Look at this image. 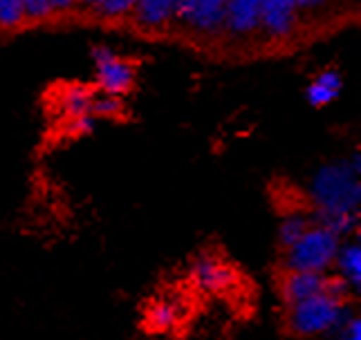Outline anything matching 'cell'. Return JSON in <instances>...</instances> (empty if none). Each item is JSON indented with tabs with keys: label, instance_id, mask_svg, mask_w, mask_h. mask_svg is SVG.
I'll use <instances>...</instances> for the list:
<instances>
[{
	"label": "cell",
	"instance_id": "e0dca14e",
	"mask_svg": "<svg viewBox=\"0 0 361 340\" xmlns=\"http://www.w3.org/2000/svg\"><path fill=\"white\" fill-rule=\"evenodd\" d=\"M314 222L328 226L330 231H334L343 240L345 235H350L357 229L359 215L357 213H332V215H317Z\"/></svg>",
	"mask_w": 361,
	"mask_h": 340
},
{
	"label": "cell",
	"instance_id": "8992f818",
	"mask_svg": "<svg viewBox=\"0 0 361 340\" xmlns=\"http://www.w3.org/2000/svg\"><path fill=\"white\" fill-rule=\"evenodd\" d=\"M298 16L296 0H260V34L269 43H285L296 32Z\"/></svg>",
	"mask_w": 361,
	"mask_h": 340
},
{
	"label": "cell",
	"instance_id": "603a6c76",
	"mask_svg": "<svg viewBox=\"0 0 361 340\" xmlns=\"http://www.w3.org/2000/svg\"><path fill=\"white\" fill-rule=\"evenodd\" d=\"M77 3L79 0H49L52 7V18H63L70 14H77Z\"/></svg>",
	"mask_w": 361,
	"mask_h": 340
},
{
	"label": "cell",
	"instance_id": "9a60e30c",
	"mask_svg": "<svg viewBox=\"0 0 361 340\" xmlns=\"http://www.w3.org/2000/svg\"><path fill=\"white\" fill-rule=\"evenodd\" d=\"M312 222L314 220H310L305 215H298V213L285 218L281 222V226H279V244H281V248L292 246L298 240V237H301L310 229V226H312Z\"/></svg>",
	"mask_w": 361,
	"mask_h": 340
},
{
	"label": "cell",
	"instance_id": "ffe728a7",
	"mask_svg": "<svg viewBox=\"0 0 361 340\" xmlns=\"http://www.w3.org/2000/svg\"><path fill=\"white\" fill-rule=\"evenodd\" d=\"M25 7V23L27 25H39L52 20V7L49 0H23Z\"/></svg>",
	"mask_w": 361,
	"mask_h": 340
},
{
	"label": "cell",
	"instance_id": "7c38bea8",
	"mask_svg": "<svg viewBox=\"0 0 361 340\" xmlns=\"http://www.w3.org/2000/svg\"><path fill=\"white\" fill-rule=\"evenodd\" d=\"M334 264H337L339 275L350 284L353 289H361V244L359 242H341L337 258H334Z\"/></svg>",
	"mask_w": 361,
	"mask_h": 340
},
{
	"label": "cell",
	"instance_id": "ac0fdd59",
	"mask_svg": "<svg viewBox=\"0 0 361 340\" xmlns=\"http://www.w3.org/2000/svg\"><path fill=\"white\" fill-rule=\"evenodd\" d=\"M176 322H178V311L173 305H166V302H157L148 311V325L155 332H169L176 327Z\"/></svg>",
	"mask_w": 361,
	"mask_h": 340
},
{
	"label": "cell",
	"instance_id": "8fae6325",
	"mask_svg": "<svg viewBox=\"0 0 361 340\" xmlns=\"http://www.w3.org/2000/svg\"><path fill=\"white\" fill-rule=\"evenodd\" d=\"M341 87H343L341 74L337 70H326V72H321L319 77L307 85L305 96L310 101V106L326 108V106L332 103L334 99H339Z\"/></svg>",
	"mask_w": 361,
	"mask_h": 340
},
{
	"label": "cell",
	"instance_id": "2e32d148",
	"mask_svg": "<svg viewBox=\"0 0 361 340\" xmlns=\"http://www.w3.org/2000/svg\"><path fill=\"white\" fill-rule=\"evenodd\" d=\"M25 25L23 0H0V32H16Z\"/></svg>",
	"mask_w": 361,
	"mask_h": 340
},
{
	"label": "cell",
	"instance_id": "44dd1931",
	"mask_svg": "<svg viewBox=\"0 0 361 340\" xmlns=\"http://www.w3.org/2000/svg\"><path fill=\"white\" fill-rule=\"evenodd\" d=\"M70 132L72 134H88V132H92V128H94V117L90 115H77V117H70Z\"/></svg>",
	"mask_w": 361,
	"mask_h": 340
},
{
	"label": "cell",
	"instance_id": "ba28073f",
	"mask_svg": "<svg viewBox=\"0 0 361 340\" xmlns=\"http://www.w3.org/2000/svg\"><path fill=\"white\" fill-rule=\"evenodd\" d=\"M231 41H252L260 34V0H227L225 30Z\"/></svg>",
	"mask_w": 361,
	"mask_h": 340
},
{
	"label": "cell",
	"instance_id": "52a82bcc",
	"mask_svg": "<svg viewBox=\"0 0 361 340\" xmlns=\"http://www.w3.org/2000/svg\"><path fill=\"white\" fill-rule=\"evenodd\" d=\"M184 0H137L130 20L137 30L148 34H161L176 27Z\"/></svg>",
	"mask_w": 361,
	"mask_h": 340
},
{
	"label": "cell",
	"instance_id": "30bf717a",
	"mask_svg": "<svg viewBox=\"0 0 361 340\" xmlns=\"http://www.w3.org/2000/svg\"><path fill=\"white\" fill-rule=\"evenodd\" d=\"M328 273L321 271H285V278L281 282L283 300L288 305H294L298 300L312 298L326 291Z\"/></svg>",
	"mask_w": 361,
	"mask_h": 340
},
{
	"label": "cell",
	"instance_id": "cb8c5ba5",
	"mask_svg": "<svg viewBox=\"0 0 361 340\" xmlns=\"http://www.w3.org/2000/svg\"><path fill=\"white\" fill-rule=\"evenodd\" d=\"M328 5V0H296L298 16H317Z\"/></svg>",
	"mask_w": 361,
	"mask_h": 340
},
{
	"label": "cell",
	"instance_id": "3957f363",
	"mask_svg": "<svg viewBox=\"0 0 361 340\" xmlns=\"http://www.w3.org/2000/svg\"><path fill=\"white\" fill-rule=\"evenodd\" d=\"M341 246V237L328 226L312 222V226L298 240L283 248L285 271H321L328 273L334 267V258Z\"/></svg>",
	"mask_w": 361,
	"mask_h": 340
},
{
	"label": "cell",
	"instance_id": "5b68a950",
	"mask_svg": "<svg viewBox=\"0 0 361 340\" xmlns=\"http://www.w3.org/2000/svg\"><path fill=\"white\" fill-rule=\"evenodd\" d=\"M94 72H97V87L102 92L123 96L135 87L137 72L130 61L117 56L113 49L99 45L92 49Z\"/></svg>",
	"mask_w": 361,
	"mask_h": 340
},
{
	"label": "cell",
	"instance_id": "4fadbf2b",
	"mask_svg": "<svg viewBox=\"0 0 361 340\" xmlns=\"http://www.w3.org/2000/svg\"><path fill=\"white\" fill-rule=\"evenodd\" d=\"M137 0H97L92 9V18L99 20H126L130 18Z\"/></svg>",
	"mask_w": 361,
	"mask_h": 340
},
{
	"label": "cell",
	"instance_id": "5bb4252c",
	"mask_svg": "<svg viewBox=\"0 0 361 340\" xmlns=\"http://www.w3.org/2000/svg\"><path fill=\"white\" fill-rule=\"evenodd\" d=\"M92 96L94 92L88 90L83 85H72L66 90L63 99H61V106L68 112L70 117H77V115H88L90 112V103H92Z\"/></svg>",
	"mask_w": 361,
	"mask_h": 340
},
{
	"label": "cell",
	"instance_id": "9c48e42d",
	"mask_svg": "<svg viewBox=\"0 0 361 340\" xmlns=\"http://www.w3.org/2000/svg\"><path fill=\"white\" fill-rule=\"evenodd\" d=\"M191 275L195 284L207 294H227L235 284V271L218 256H200L193 262Z\"/></svg>",
	"mask_w": 361,
	"mask_h": 340
},
{
	"label": "cell",
	"instance_id": "d6986e66",
	"mask_svg": "<svg viewBox=\"0 0 361 340\" xmlns=\"http://www.w3.org/2000/svg\"><path fill=\"white\" fill-rule=\"evenodd\" d=\"M123 112V101L117 94H94L90 103V115L92 117H119Z\"/></svg>",
	"mask_w": 361,
	"mask_h": 340
},
{
	"label": "cell",
	"instance_id": "7402d4cb",
	"mask_svg": "<svg viewBox=\"0 0 361 340\" xmlns=\"http://www.w3.org/2000/svg\"><path fill=\"white\" fill-rule=\"evenodd\" d=\"M337 336L345 338V340H361V320L355 316V313L341 325V329L337 332Z\"/></svg>",
	"mask_w": 361,
	"mask_h": 340
},
{
	"label": "cell",
	"instance_id": "277c9868",
	"mask_svg": "<svg viewBox=\"0 0 361 340\" xmlns=\"http://www.w3.org/2000/svg\"><path fill=\"white\" fill-rule=\"evenodd\" d=\"M227 0H184L176 27L200 39H216L225 30Z\"/></svg>",
	"mask_w": 361,
	"mask_h": 340
},
{
	"label": "cell",
	"instance_id": "6da1fadb",
	"mask_svg": "<svg viewBox=\"0 0 361 340\" xmlns=\"http://www.w3.org/2000/svg\"><path fill=\"white\" fill-rule=\"evenodd\" d=\"M288 307V332L298 338L337 334L341 325L353 316L348 300L334 298L326 291Z\"/></svg>",
	"mask_w": 361,
	"mask_h": 340
},
{
	"label": "cell",
	"instance_id": "7a4b0ae2",
	"mask_svg": "<svg viewBox=\"0 0 361 340\" xmlns=\"http://www.w3.org/2000/svg\"><path fill=\"white\" fill-rule=\"evenodd\" d=\"M317 215L357 213L361 199L359 163H328L323 166L310 188Z\"/></svg>",
	"mask_w": 361,
	"mask_h": 340
}]
</instances>
